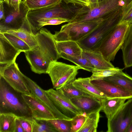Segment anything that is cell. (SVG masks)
Returning <instances> with one entry per match:
<instances>
[{
    "label": "cell",
    "mask_w": 132,
    "mask_h": 132,
    "mask_svg": "<svg viewBox=\"0 0 132 132\" xmlns=\"http://www.w3.org/2000/svg\"><path fill=\"white\" fill-rule=\"evenodd\" d=\"M22 94L14 90L0 76V114L11 113L26 119L33 118Z\"/></svg>",
    "instance_id": "1"
},
{
    "label": "cell",
    "mask_w": 132,
    "mask_h": 132,
    "mask_svg": "<svg viewBox=\"0 0 132 132\" xmlns=\"http://www.w3.org/2000/svg\"><path fill=\"white\" fill-rule=\"evenodd\" d=\"M123 6L122 0H104L99 2V6L92 9L87 6L81 7L77 9L68 23L77 24L105 19L122 9Z\"/></svg>",
    "instance_id": "2"
},
{
    "label": "cell",
    "mask_w": 132,
    "mask_h": 132,
    "mask_svg": "<svg viewBox=\"0 0 132 132\" xmlns=\"http://www.w3.org/2000/svg\"><path fill=\"white\" fill-rule=\"evenodd\" d=\"M122 9L111 14L90 34L77 42L83 49L93 50L97 48L109 32L119 23Z\"/></svg>",
    "instance_id": "3"
},
{
    "label": "cell",
    "mask_w": 132,
    "mask_h": 132,
    "mask_svg": "<svg viewBox=\"0 0 132 132\" xmlns=\"http://www.w3.org/2000/svg\"><path fill=\"white\" fill-rule=\"evenodd\" d=\"M129 24L119 23L108 34L99 46L94 50L99 51L107 61H113L121 49Z\"/></svg>",
    "instance_id": "4"
},
{
    "label": "cell",
    "mask_w": 132,
    "mask_h": 132,
    "mask_svg": "<svg viewBox=\"0 0 132 132\" xmlns=\"http://www.w3.org/2000/svg\"><path fill=\"white\" fill-rule=\"evenodd\" d=\"M5 4V6H4L5 18L0 21V33H3L10 30L23 29L34 33L27 18L29 10L23 1L20 4L19 12Z\"/></svg>",
    "instance_id": "5"
},
{
    "label": "cell",
    "mask_w": 132,
    "mask_h": 132,
    "mask_svg": "<svg viewBox=\"0 0 132 132\" xmlns=\"http://www.w3.org/2000/svg\"><path fill=\"white\" fill-rule=\"evenodd\" d=\"M79 67L57 61L51 62L46 73L49 76L53 88L60 89L71 84L76 79Z\"/></svg>",
    "instance_id": "6"
},
{
    "label": "cell",
    "mask_w": 132,
    "mask_h": 132,
    "mask_svg": "<svg viewBox=\"0 0 132 132\" xmlns=\"http://www.w3.org/2000/svg\"><path fill=\"white\" fill-rule=\"evenodd\" d=\"M105 19L77 24L67 23L53 35L56 41L70 40L76 42L87 36L99 26Z\"/></svg>",
    "instance_id": "7"
},
{
    "label": "cell",
    "mask_w": 132,
    "mask_h": 132,
    "mask_svg": "<svg viewBox=\"0 0 132 132\" xmlns=\"http://www.w3.org/2000/svg\"><path fill=\"white\" fill-rule=\"evenodd\" d=\"M77 9L63 5L61 3L38 9L29 10L27 14V18L34 34V28L37 22L39 20L54 18L70 19Z\"/></svg>",
    "instance_id": "8"
},
{
    "label": "cell",
    "mask_w": 132,
    "mask_h": 132,
    "mask_svg": "<svg viewBox=\"0 0 132 132\" xmlns=\"http://www.w3.org/2000/svg\"><path fill=\"white\" fill-rule=\"evenodd\" d=\"M0 76H2L15 90L23 94H31L15 61L6 65L0 66Z\"/></svg>",
    "instance_id": "9"
},
{
    "label": "cell",
    "mask_w": 132,
    "mask_h": 132,
    "mask_svg": "<svg viewBox=\"0 0 132 132\" xmlns=\"http://www.w3.org/2000/svg\"><path fill=\"white\" fill-rule=\"evenodd\" d=\"M132 121V98L128 99L110 120L107 132H125Z\"/></svg>",
    "instance_id": "10"
},
{
    "label": "cell",
    "mask_w": 132,
    "mask_h": 132,
    "mask_svg": "<svg viewBox=\"0 0 132 132\" xmlns=\"http://www.w3.org/2000/svg\"><path fill=\"white\" fill-rule=\"evenodd\" d=\"M34 36L39 50L51 62L57 61L61 58L53 35L50 31L42 27Z\"/></svg>",
    "instance_id": "11"
},
{
    "label": "cell",
    "mask_w": 132,
    "mask_h": 132,
    "mask_svg": "<svg viewBox=\"0 0 132 132\" xmlns=\"http://www.w3.org/2000/svg\"><path fill=\"white\" fill-rule=\"evenodd\" d=\"M45 91L57 109L66 117L72 119L76 116L84 115L80 110L64 95L61 89L50 88Z\"/></svg>",
    "instance_id": "12"
},
{
    "label": "cell",
    "mask_w": 132,
    "mask_h": 132,
    "mask_svg": "<svg viewBox=\"0 0 132 132\" xmlns=\"http://www.w3.org/2000/svg\"><path fill=\"white\" fill-rule=\"evenodd\" d=\"M22 75L30 90L31 94L44 104L52 112L56 119L71 120L72 119L65 116L57 109L49 97L45 90L22 73Z\"/></svg>",
    "instance_id": "13"
},
{
    "label": "cell",
    "mask_w": 132,
    "mask_h": 132,
    "mask_svg": "<svg viewBox=\"0 0 132 132\" xmlns=\"http://www.w3.org/2000/svg\"><path fill=\"white\" fill-rule=\"evenodd\" d=\"M30 109L32 117L38 120H49L56 119L51 111L34 95L22 94Z\"/></svg>",
    "instance_id": "14"
},
{
    "label": "cell",
    "mask_w": 132,
    "mask_h": 132,
    "mask_svg": "<svg viewBox=\"0 0 132 132\" xmlns=\"http://www.w3.org/2000/svg\"><path fill=\"white\" fill-rule=\"evenodd\" d=\"M91 82L108 98L120 97L128 99L132 98V92L112 82L100 79L91 80Z\"/></svg>",
    "instance_id": "15"
},
{
    "label": "cell",
    "mask_w": 132,
    "mask_h": 132,
    "mask_svg": "<svg viewBox=\"0 0 132 132\" xmlns=\"http://www.w3.org/2000/svg\"><path fill=\"white\" fill-rule=\"evenodd\" d=\"M24 52L32 71L39 74L46 73L51 62L43 55L37 46Z\"/></svg>",
    "instance_id": "16"
},
{
    "label": "cell",
    "mask_w": 132,
    "mask_h": 132,
    "mask_svg": "<svg viewBox=\"0 0 132 132\" xmlns=\"http://www.w3.org/2000/svg\"><path fill=\"white\" fill-rule=\"evenodd\" d=\"M71 102L87 116L90 114L102 110L101 100L96 97L81 96L72 98Z\"/></svg>",
    "instance_id": "17"
},
{
    "label": "cell",
    "mask_w": 132,
    "mask_h": 132,
    "mask_svg": "<svg viewBox=\"0 0 132 132\" xmlns=\"http://www.w3.org/2000/svg\"><path fill=\"white\" fill-rule=\"evenodd\" d=\"M21 52L15 48L3 34L0 33V64L3 66L15 61Z\"/></svg>",
    "instance_id": "18"
},
{
    "label": "cell",
    "mask_w": 132,
    "mask_h": 132,
    "mask_svg": "<svg viewBox=\"0 0 132 132\" xmlns=\"http://www.w3.org/2000/svg\"><path fill=\"white\" fill-rule=\"evenodd\" d=\"M82 54L89 60L94 69L105 70L114 68L110 62L107 61L104 58L98 50L83 49Z\"/></svg>",
    "instance_id": "19"
},
{
    "label": "cell",
    "mask_w": 132,
    "mask_h": 132,
    "mask_svg": "<svg viewBox=\"0 0 132 132\" xmlns=\"http://www.w3.org/2000/svg\"><path fill=\"white\" fill-rule=\"evenodd\" d=\"M77 88L101 100L108 98L91 82L89 77L79 78L72 83Z\"/></svg>",
    "instance_id": "20"
},
{
    "label": "cell",
    "mask_w": 132,
    "mask_h": 132,
    "mask_svg": "<svg viewBox=\"0 0 132 132\" xmlns=\"http://www.w3.org/2000/svg\"><path fill=\"white\" fill-rule=\"evenodd\" d=\"M121 49L125 67L132 66V23L129 24Z\"/></svg>",
    "instance_id": "21"
},
{
    "label": "cell",
    "mask_w": 132,
    "mask_h": 132,
    "mask_svg": "<svg viewBox=\"0 0 132 132\" xmlns=\"http://www.w3.org/2000/svg\"><path fill=\"white\" fill-rule=\"evenodd\" d=\"M128 99L116 97L101 100L102 110L108 119H110Z\"/></svg>",
    "instance_id": "22"
},
{
    "label": "cell",
    "mask_w": 132,
    "mask_h": 132,
    "mask_svg": "<svg viewBox=\"0 0 132 132\" xmlns=\"http://www.w3.org/2000/svg\"><path fill=\"white\" fill-rule=\"evenodd\" d=\"M55 43L57 51L59 54L63 53L73 56L82 55L83 49L77 42L70 40L55 41Z\"/></svg>",
    "instance_id": "23"
},
{
    "label": "cell",
    "mask_w": 132,
    "mask_h": 132,
    "mask_svg": "<svg viewBox=\"0 0 132 132\" xmlns=\"http://www.w3.org/2000/svg\"><path fill=\"white\" fill-rule=\"evenodd\" d=\"M122 70L103 79L115 83L132 92V77L123 72Z\"/></svg>",
    "instance_id": "24"
},
{
    "label": "cell",
    "mask_w": 132,
    "mask_h": 132,
    "mask_svg": "<svg viewBox=\"0 0 132 132\" xmlns=\"http://www.w3.org/2000/svg\"><path fill=\"white\" fill-rule=\"evenodd\" d=\"M17 117L11 113L0 114V132H15Z\"/></svg>",
    "instance_id": "25"
},
{
    "label": "cell",
    "mask_w": 132,
    "mask_h": 132,
    "mask_svg": "<svg viewBox=\"0 0 132 132\" xmlns=\"http://www.w3.org/2000/svg\"><path fill=\"white\" fill-rule=\"evenodd\" d=\"M60 55L61 58L73 62L80 67L81 69L90 72H92L94 69L89 60L82 54L78 56H73L62 53Z\"/></svg>",
    "instance_id": "26"
},
{
    "label": "cell",
    "mask_w": 132,
    "mask_h": 132,
    "mask_svg": "<svg viewBox=\"0 0 132 132\" xmlns=\"http://www.w3.org/2000/svg\"><path fill=\"white\" fill-rule=\"evenodd\" d=\"M100 111L92 113L87 116L82 126L78 132H96L100 118Z\"/></svg>",
    "instance_id": "27"
},
{
    "label": "cell",
    "mask_w": 132,
    "mask_h": 132,
    "mask_svg": "<svg viewBox=\"0 0 132 132\" xmlns=\"http://www.w3.org/2000/svg\"><path fill=\"white\" fill-rule=\"evenodd\" d=\"M5 32L12 34L26 42L31 49L38 46V43L35 37V34L25 30L20 29L17 30H10Z\"/></svg>",
    "instance_id": "28"
},
{
    "label": "cell",
    "mask_w": 132,
    "mask_h": 132,
    "mask_svg": "<svg viewBox=\"0 0 132 132\" xmlns=\"http://www.w3.org/2000/svg\"><path fill=\"white\" fill-rule=\"evenodd\" d=\"M32 127V132H56L57 130L48 120L29 119Z\"/></svg>",
    "instance_id": "29"
},
{
    "label": "cell",
    "mask_w": 132,
    "mask_h": 132,
    "mask_svg": "<svg viewBox=\"0 0 132 132\" xmlns=\"http://www.w3.org/2000/svg\"><path fill=\"white\" fill-rule=\"evenodd\" d=\"M62 0H23L24 4L29 10L40 9L48 6L59 4Z\"/></svg>",
    "instance_id": "30"
},
{
    "label": "cell",
    "mask_w": 132,
    "mask_h": 132,
    "mask_svg": "<svg viewBox=\"0 0 132 132\" xmlns=\"http://www.w3.org/2000/svg\"><path fill=\"white\" fill-rule=\"evenodd\" d=\"M2 34L12 45L18 50L24 52L31 49L26 42L17 37L7 32Z\"/></svg>",
    "instance_id": "31"
},
{
    "label": "cell",
    "mask_w": 132,
    "mask_h": 132,
    "mask_svg": "<svg viewBox=\"0 0 132 132\" xmlns=\"http://www.w3.org/2000/svg\"><path fill=\"white\" fill-rule=\"evenodd\" d=\"M61 89L64 95L70 100L73 98L81 96L95 97L77 88L73 85L72 83Z\"/></svg>",
    "instance_id": "32"
},
{
    "label": "cell",
    "mask_w": 132,
    "mask_h": 132,
    "mask_svg": "<svg viewBox=\"0 0 132 132\" xmlns=\"http://www.w3.org/2000/svg\"><path fill=\"white\" fill-rule=\"evenodd\" d=\"M70 20L67 18H54L40 20L37 22L34 28V34L35 31L39 30L44 26L57 25L65 22L68 23Z\"/></svg>",
    "instance_id": "33"
},
{
    "label": "cell",
    "mask_w": 132,
    "mask_h": 132,
    "mask_svg": "<svg viewBox=\"0 0 132 132\" xmlns=\"http://www.w3.org/2000/svg\"><path fill=\"white\" fill-rule=\"evenodd\" d=\"M122 70V69L118 67L105 70L94 69L92 71V74L90 78L91 81L103 79L105 78L112 76Z\"/></svg>",
    "instance_id": "34"
},
{
    "label": "cell",
    "mask_w": 132,
    "mask_h": 132,
    "mask_svg": "<svg viewBox=\"0 0 132 132\" xmlns=\"http://www.w3.org/2000/svg\"><path fill=\"white\" fill-rule=\"evenodd\" d=\"M57 132H70L71 120L55 119L48 120Z\"/></svg>",
    "instance_id": "35"
},
{
    "label": "cell",
    "mask_w": 132,
    "mask_h": 132,
    "mask_svg": "<svg viewBox=\"0 0 132 132\" xmlns=\"http://www.w3.org/2000/svg\"><path fill=\"white\" fill-rule=\"evenodd\" d=\"M122 13L119 23H132V0L127 5L122 7Z\"/></svg>",
    "instance_id": "36"
},
{
    "label": "cell",
    "mask_w": 132,
    "mask_h": 132,
    "mask_svg": "<svg viewBox=\"0 0 132 132\" xmlns=\"http://www.w3.org/2000/svg\"><path fill=\"white\" fill-rule=\"evenodd\" d=\"M87 116L84 115L76 116L71 120V126L70 132H78L82 126Z\"/></svg>",
    "instance_id": "37"
},
{
    "label": "cell",
    "mask_w": 132,
    "mask_h": 132,
    "mask_svg": "<svg viewBox=\"0 0 132 132\" xmlns=\"http://www.w3.org/2000/svg\"><path fill=\"white\" fill-rule=\"evenodd\" d=\"M4 3L8 6L11 7L19 12H20V6L21 0H3Z\"/></svg>",
    "instance_id": "38"
},
{
    "label": "cell",
    "mask_w": 132,
    "mask_h": 132,
    "mask_svg": "<svg viewBox=\"0 0 132 132\" xmlns=\"http://www.w3.org/2000/svg\"><path fill=\"white\" fill-rule=\"evenodd\" d=\"M19 118L24 132H32V127L31 124L29 120V119H26L21 117Z\"/></svg>",
    "instance_id": "39"
},
{
    "label": "cell",
    "mask_w": 132,
    "mask_h": 132,
    "mask_svg": "<svg viewBox=\"0 0 132 132\" xmlns=\"http://www.w3.org/2000/svg\"><path fill=\"white\" fill-rule=\"evenodd\" d=\"M67 4H72L74 5H77L81 7L87 6H89V3L88 0H62Z\"/></svg>",
    "instance_id": "40"
},
{
    "label": "cell",
    "mask_w": 132,
    "mask_h": 132,
    "mask_svg": "<svg viewBox=\"0 0 132 132\" xmlns=\"http://www.w3.org/2000/svg\"><path fill=\"white\" fill-rule=\"evenodd\" d=\"M15 127V132H24L18 117L16 119Z\"/></svg>",
    "instance_id": "41"
},
{
    "label": "cell",
    "mask_w": 132,
    "mask_h": 132,
    "mask_svg": "<svg viewBox=\"0 0 132 132\" xmlns=\"http://www.w3.org/2000/svg\"><path fill=\"white\" fill-rule=\"evenodd\" d=\"M5 18L4 2L3 0H0V21Z\"/></svg>",
    "instance_id": "42"
},
{
    "label": "cell",
    "mask_w": 132,
    "mask_h": 132,
    "mask_svg": "<svg viewBox=\"0 0 132 132\" xmlns=\"http://www.w3.org/2000/svg\"><path fill=\"white\" fill-rule=\"evenodd\" d=\"M89 5L88 7L90 9H92L97 7L99 5V0H88Z\"/></svg>",
    "instance_id": "43"
},
{
    "label": "cell",
    "mask_w": 132,
    "mask_h": 132,
    "mask_svg": "<svg viewBox=\"0 0 132 132\" xmlns=\"http://www.w3.org/2000/svg\"><path fill=\"white\" fill-rule=\"evenodd\" d=\"M125 132H132V121L129 125Z\"/></svg>",
    "instance_id": "44"
},
{
    "label": "cell",
    "mask_w": 132,
    "mask_h": 132,
    "mask_svg": "<svg viewBox=\"0 0 132 132\" xmlns=\"http://www.w3.org/2000/svg\"><path fill=\"white\" fill-rule=\"evenodd\" d=\"M123 3V7L128 4L132 0H122Z\"/></svg>",
    "instance_id": "45"
},
{
    "label": "cell",
    "mask_w": 132,
    "mask_h": 132,
    "mask_svg": "<svg viewBox=\"0 0 132 132\" xmlns=\"http://www.w3.org/2000/svg\"><path fill=\"white\" fill-rule=\"evenodd\" d=\"M104 0H99V2H101V1H103Z\"/></svg>",
    "instance_id": "46"
}]
</instances>
